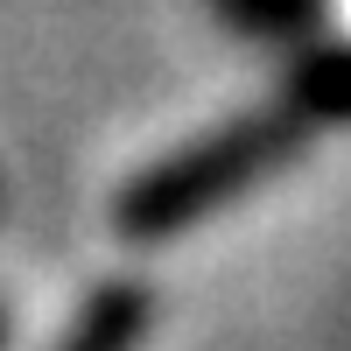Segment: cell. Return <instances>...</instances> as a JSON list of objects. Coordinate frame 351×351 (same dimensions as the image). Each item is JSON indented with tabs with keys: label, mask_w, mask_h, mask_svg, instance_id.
I'll use <instances>...</instances> for the list:
<instances>
[{
	"label": "cell",
	"mask_w": 351,
	"mask_h": 351,
	"mask_svg": "<svg viewBox=\"0 0 351 351\" xmlns=\"http://www.w3.org/2000/svg\"><path fill=\"white\" fill-rule=\"evenodd\" d=\"M134 330H141V295H99V309L77 324V337L64 344V351H127L134 344Z\"/></svg>",
	"instance_id": "1"
}]
</instances>
